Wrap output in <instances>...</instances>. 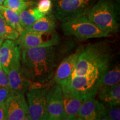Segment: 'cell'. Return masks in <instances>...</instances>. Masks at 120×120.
I'll return each instance as SVG.
<instances>
[{"instance_id":"obj_28","label":"cell","mask_w":120,"mask_h":120,"mask_svg":"<svg viewBox=\"0 0 120 120\" xmlns=\"http://www.w3.org/2000/svg\"><path fill=\"white\" fill-rule=\"evenodd\" d=\"M4 39L0 38V47H1V46H2V43H3V42H4Z\"/></svg>"},{"instance_id":"obj_26","label":"cell","mask_w":120,"mask_h":120,"mask_svg":"<svg viewBox=\"0 0 120 120\" xmlns=\"http://www.w3.org/2000/svg\"><path fill=\"white\" fill-rule=\"evenodd\" d=\"M12 92L11 88L0 86V102H4Z\"/></svg>"},{"instance_id":"obj_21","label":"cell","mask_w":120,"mask_h":120,"mask_svg":"<svg viewBox=\"0 0 120 120\" xmlns=\"http://www.w3.org/2000/svg\"><path fill=\"white\" fill-rule=\"evenodd\" d=\"M37 3L34 1H23V0H5L2 5L12 11L19 13L28 8L36 5Z\"/></svg>"},{"instance_id":"obj_5","label":"cell","mask_w":120,"mask_h":120,"mask_svg":"<svg viewBox=\"0 0 120 120\" xmlns=\"http://www.w3.org/2000/svg\"><path fill=\"white\" fill-rule=\"evenodd\" d=\"M97 0H52L51 12L57 19L64 21L87 15Z\"/></svg>"},{"instance_id":"obj_25","label":"cell","mask_w":120,"mask_h":120,"mask_svg":"<svg viewBox=\"0 0 120 120\" xmlns=\"http://www.w3.org/2000/svg\"><path fill=\"white\" fill-rule=\"evenodd\" d=\"M0 86L10 88L8 75L0 66Z\"/></svg>"},{"instance_id":"obj_30","label":"cell","mask_w":120,"mask_h":120,"mask_svg":"<svg viewBox=\"0 0 120 120\" xmlns=\"http://www.w3.org/2000/svg\"><path fill=\"white\" fill-rule=\"evenodd\" d=\"M23 1H35V0H23Z\"/></svg>"},{"instance_id":"obj_19","label":"cell","mask_w":120,"mask_h":120,"mask_svg":"<svg viewBox=\"0 0 120 120\" xmlns=\"http://www.w3.org/2000/svg\"><path fill=\"white\" fill-rule=\"evenodd\" d=\"M120 64H117L111 69L109 68L104 74L102 75L99 88L113 86L120 83Z\"/></svg>"},{"instance_id":"obj_15","label":"cell","mask_w":120,"mask_h":120,"mask_svg":"<svg viewBox=\"0 0 120 120\" xmlns=\"http://www.w3.org/2000/svg\"><path fill=\"white\" fill-rule=\"evenodd\" d=\"M64 109V120H77L83 99L77 96L64 86H61Z\"/></svg>"},{"instance_id":"obj_29","label":"cell","mask_w":120,"mask_h":120,"mask_svg":"<svg viewBox=\"0 0 120 120\" xmlns=\"http://www.w3.org/2000/svg\"><path fill=\"white\" fill-rule=\"evenodd\" d=\"M5 0H0V5H2Z\"/></svg>"},{"instance_id":"obj_24","label":"cell","mask_w":120,"mask_h":120,"mask_svg":"<svg viewBox=\"0 0 120 120\" xmlns=\"http://www.w3.org/2000/svg\"><path fill=\"white\" fill-rule=\"evenodd\" d=\"M37 8L43 14L50 12L52 9V0H39L37 4Z\"/></svg>"},{"instance_id":"obj_2","label":"cell","mask_w":120,"mask_h":120,"mask_svg":"<svg viewBox=\"0 0 120 120\" xmlns=\"http://www.w3.org/2000/svg\"><path fill=\"white\" fill-rule=\"evenodd\" d=\"M111 60V50L107 44L99 42L88 45L79 50L71 77L94 73L102 76L110 67Z\"/></svg>"},{"instance_id":"obj_23","label":"cell","mask_w":120,"mask_h":120,"mask_svg":"<svg viewBox=\"0 0 120 120\" xmlns=\"http://www.w3.org/2000/svg\"><path fill=\"white\" fill-rule=\"evenodd\" d=\"M106 109L102 120H119L120 119V109L118 106H105Z\"/></svg>"},{"instance_id":"obj_6","label":"cell","mask_w":120,"mask_h":120,"mask_svg":"<svg viewBox=\"0 0 120 120\" xmlns=\"http://www.w3.org/2000/svg\"><path fill=\"white\" fill-rule=\"evenodd\" d=\"M101 75L94 73L84 76H75L60 85L64 86L81 98L95 97L100 86Z\"/></svg>"},{"instance_id":"obj_11","label":"cell","mask_w":120,"mask_h":120,"mask_svg":"<svg viewBox=\"0 0 120 120\" xmlns=\"http://www.w3.org/2000/svg\"><path fill=\"white\" fill-rule=\"evenodd\" d=\"M21 60V49L14 40H4L0 47V66L8 73L15 62Z\"/></svg>"},{"instance_id":"obj_3","label":"cell","mask_w":120,"mask_h":120,"mask_svg":"<svg viewBox=\"0 0 120 120\" xmlns=\"http://www.w3.org/2000/svg\"><path fill=\"white\" fill-rule=\"evenodd\" d=\"M87 16L105 32L109 34L118 32V7L115 0H97Z\"/></svg>"},{"instance_id":"obj_22","label":"cell","mask_w":120,"mask_h":120,"mask_svg":"<svg viewBox=\"0 0 120 120\" xmlns=\"http://www.w3.org/2000/svg\"><path fill=\"white\" fill-rule=\"evenodd\" d=\"M19 34L0 15V38L16 41Z\"/></svg>"},{"instance_id":"obj_9","label":"cell","mask_w":120,"mask_h":120,"mask_svg":"<svg viewBox=\"0 0 120 120\" xmlns=\"http://www.w3.org/2000/svg\"><path fill=\"white\" fill-rule=\"evenodd\" d=\"M6 120L30 119L28 105L23 93L13 92L4 102Z\"/></svg>"},{"instance_id":"obj_27","label":"cell","mask_w":120,"mask_h":120,"mask_svg":"<svg viewBox=\"0 0 120 120\" xmlns=\"http://www.w3.org/2000/svg\"><path fill=\"white\" fill-rule=\"evenodd\" d=\"M0 120H6V112L4 102H0Z\"/></svg>"},{"instance_id":"obj_10","label":"cell","mask_w":120,"mask_h":120,"mask_svg":"<svg viewBox=\"0 0 120 120\" xmlns=\"http://www.w3.org/2000/svg\"><path fill=\"white\" fill-rule=\"evenodd\" d=\"M46 109L48 120H64L62 89L57 83L50 86L47 90Z\"/></svg>"},{"instance_id":"obj_18","label":"cell","mask_w":120,"mask_h":120,"mask_svg":"<svg viewBox=\"0 0 120 120\" xmlns=\"http://www.w3.org/2000/svg\"><path fill=\"white\" fill-rule=\"evenodd\" d=\"M57 19L52 12H50L36 21L30 30L41 32H51L55 31Z\"/></svg>"},{"instance_id":"obj_20","label":"cell","mask_w":120,"mask_h":120,"mask_svg":"<svg viewBox=\"0 0 120 120\" xmlns=\"http://www.w3.org/2000/svg\"><path fill=\"white\" fill-rule=\"evenodd\" d=\"M0 15L19 34L24 31L21 26L19 13L3 5H0Z\"/></svg>"},{"instance_id":"obj_14","label":"cell","mask_w":120,"mask_h":120,"mask_svg":"<svg viewBox=\"0 0 120 120\" xmlns=\"http://www.w3.org/2000/svg\"><path fill=\"white\" fill-rule=\"evenodd\" d=\"M10 88L13 92L25 94L31 87V82L22 70L21 60L11 67L8 73Z\"/></svg>"},{"instance_id":"obj_12","label":"cell","mask_w":120,"mask_h":120,"mask_svg":"<svg viewBox=\"0 0 120 120\" xmlns=\"http://www.w3.org/2000/svg\"><path fill=\"white\" fill-rule=\"evenodd\" d=\"M105 109V105L94 97L85 98L81 105L78 113L77 120H102Z\"/></svg>"},{"instance_id":"obj_17","label":"cell","mask_w":120,"mask_h":120,"mask_svg":"<svg viewBox=\"0 0 120 120\" xmlns=\"http://www.w3.org/2000/svg\"><path fill=\"white\" fill-rule=\"evenodd\" d=\"M45 14L39 11L37 7H28L19 13L21 26L24 30H28L34 22Z\"/></svg>"},{"instance_id":"obj_13","label":"cell","mask_w":120,"mask_h":120,"mask_svg":"<svg viewBox=\"0 0 120 120\" xmlns=\"http://www.w3.org/2000/svg\"><path fill=\"white\" fill-rule=\"evenodd\" d=\"M79 53V50L69 55L61 61L54 73L53 77L47 83V87L55 83L61 85L71 77L76 67Z\"/></svg>"},{"instance_id":"obj_1","label":"cell","mask_w":120,"mask_h":120,"mask_svg":"<svg viewBox=\"0 0 120 120\" xmlns=\"http://www.w3.org/2000/svg\"><path fill=\"white\" fill-rule=\"evenodd\" d=\"M21 49V64L24 73L32 83L47 87L55 73V46Z\"/></svg>"},{"instance_id":"obj_16","label":"cell","mask_w":120,"mask_h":120,"mask_svg":"<svg viewBox=\"0 0 120 120\" xmlns=\"http://www.w3.org/2000/svg\"><path fill=\"white\" fill-rule=\"evenodd\" d=\"M99 101L105 106H119L120 105V83L109 87L99 88L97 95Z\"/></svg>"},{"instance_id":"obj_7","label":"cell","mask_w":120,"mask_h":120,"mask_svg":"<svg viewBox=\"0 0 120 120\" xmlns=\"http://www.w3.org/2000/svg\"><path fill=\"white\" fill-rule=\"evenodd\" d=\"M60 36L56 31L41 32L24 30L16 41L20 48L56 46L60 42Z\"/></svg>"},{"instance_id":"obj_4","label":"cell","mask_w":120,"mask_h":120,"mask_svg":"<svg viewBox=\"0 0 120 120\" xmlns=\"http://www.w3.org/2000/svg\"><path fill=\"white\" fill-rule=\"evenodd\" d=\"M61 29L64 35L73 36L81 41L110 36V34L103 31L90 21L87 15H80L62 21Z\"/></svg>"},{"instance_id":"obj_8","label":"cell","mask_w":120,"mask_h":120,"mask_svg":"<svg viewBox=\"0 0 120 120\" xmlns=\"http://www.w3.org/2000/svg\"><path fill=\"white\" fill-rule=\"evenodd\" d=\"M49 87L31 88L26 94L28 114L32 120H47L46 95Z\"/></svg>"}]
</instances>
